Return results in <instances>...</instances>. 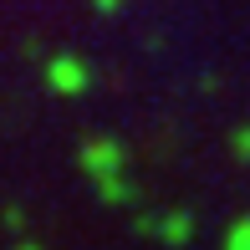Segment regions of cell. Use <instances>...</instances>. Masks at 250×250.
<instances>
[{
  "instance_id": "obj_2",
  "label": "cell",
  "mask_w": 250,
  "mask_h": 250,
  "mask_svg": "<svg viewBox=\"0 0 250 250\" xmlns=\"http://www.w3.org/2000/svg\"><path fill=\"white\" fill-rule=\"evenodd\" d=\"M230 250H250V220H245V225H240V230H235V235H230Z\"/></svg>"
},
{
  "instance_id": "obj_3",
  "label": "cell",
  "mask_w": 250,
  "mask_h": 250,
  "mask_svg": "<svg viewBox=\"0 0 250 250\" xmlns=\"http://www.w3.org/2000/svg\"><path fill=\"white\" fill-rule=\"evenodd\" d=\"M97 5H112V0H97Z\"/></svg>"
},
{
  "instance_id": "obj_1",
  "label": "cell",
  "mask_w": 250,
  "mask_h": 250,
  "mask_svg": "<svg viewBox=\"0 0 250 250\" xmlns=\"http://www.w3.org/2000/svg\"><path fill=\"white\" fill-rule=\"evenodd\" d=\"M51 82L62 87V92H77V87H82L87 77H82V66H77V62H66V56H62V62L51 66Z\"/></svg>"
}]
</instances>
